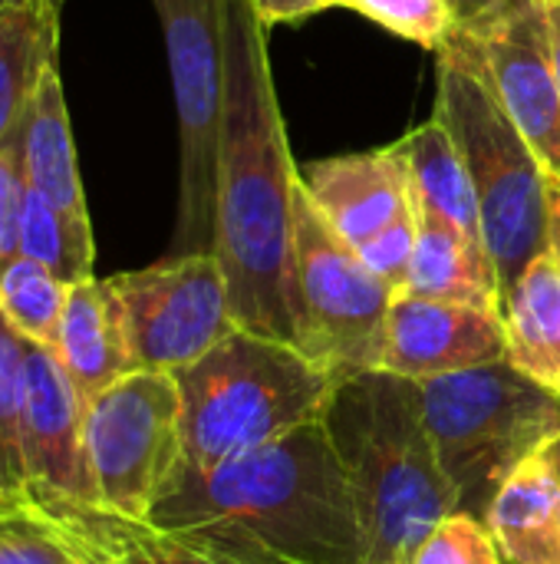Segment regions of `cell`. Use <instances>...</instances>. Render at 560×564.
<instances>
[{
    "label": "cell",
    "mask_w": 560,
    "mask_h": 564,
    "mask_svg": "<svg viewBox=\"0 0 560 564\" xmlns=\"http://www.w3.org/2000/svg\"><path fill=\"white\" fill-rule=\"evenodd\" d=\"M297 165L271 79L267 23L224 0V116L218 142L215 258L241 330L294 344L290 254Z\"/></svg>",
    "instance_id": "obj_1"
},
{
    "label": "cell",
    "mask_w": 560,
    "mask_h": 564,
    "mask_svg": "<svg viewBox=\"0 0 560 564\" xmlns=\"http://www.w3.org/2000/svg\"><path fill=\"white\" fill-rule=\"evenodd\" d=\"M149 522L234 564H370L323 420L211 469L178 466Z\"/></svg>",
    "instance_id": "obj_2"
},
{
    "label": "cell",
    "mask_w": 560,
    "mask_h": 564,
    "mask_svg": "<svg viewBox=\"0 0 560 564\" xmlns=\"http://www.w3.org/2000/svg\"><path fill=\"white\" fill-rule=\"evenodd\" d=\"M327 436L350 479L370 564H406L426 535L459 512L426 426L416 380L370 370L337 383Z\"/></svg>",
    "instance_id": "obj_3"
},
{
    "label": "cell",
    "mask_w": 560,
    "mask_h": 564,
    "mask_svg": "<svg viewBox=\"0 0 560 564\" xmlns=\"http://www.w3.org/2000/svg\"><path fill=\"white\" fill-rule=\"evenodd\" d=\"M172 377L182 393L185 469H211L323 420L340 383L294 344L241 327Z\"/></svg>",
    "instance_id": "obj_4"
},
{
    "label": "cell",
    "mask_w": 560,
    "mask_h": 564,
    "mask_svg": "<svg viewBox=\"0 0 560 564\" xmlns=\"http://www.w3.org/2000/svg\"><path fill=\"white\" fill-rule=\"evenodd\" d=\"M436 116L449 126L469 165L488 254L498 268L502 291L548 254L554 178L492 93L479 50L459 30L439 53Z\"/></svg>",
    "instance_id": "obj_5"
},
{
    "label": "cell",
    "mask_w": 560,
    "mask_h": 564,
    "mask_svg": "<svg viewBox=\"0 0 560 564\" xmlns=\"http://www.w3.org/2000/svg\"><path fill=\"white\" fill-rule=\"evenodd\" d=\"M416 383L455 506L485 522L502 486L560 440V397L512 360Z\"/></svg>",
    "instance_id": "obj_6"
},
{
    "label": "cell",
    "mask_w": 560,
    "mask_h": 564,
    "mask_svg": "<svg viewBox=\"0 0 560 564\" xmlns=\"http://www.w3.org/2000/svg\"><path fill=\"white\" fill-rule=\"evenodd\" d=\"M23 473V509L53 525L86 564L106 562L135 522L106 509L86 453V400L40 344H26Z\"/></svg>",
    "instance_id": "obj_7"
},
{
    "label": "cell",
    "mask_w": 560,
    "mask_h": 564,
    "mask_svg": "<svg viewBox=\"0 0 560 564\" xmlns=\"http://www.w3.org/2000/svg\"><path fill=\"white\" fill-rule=\"evenodd\" d=\"M393 297L396 291L330 228L297 175L290 254L294 347L337 380L380 370Z\"/></svg>",
    "instance_id": "obj_8"
},
{
    "label": "cell",
    "mask_w": 560,
    "mask_h": 564,
    "mask_svg": "<svg viewBox=\"0 0 560 564\" xmlns=\"http://www.w3.org/2000/svg\"><path fill=\"white\" fill-rule=\"evenodd\" d=\"M178 109L182 178L172 254L215 251L218 142L224 116V0H152Z\"/></svg>",
    "instance_id": "obj_9"
},
{
    "label": "cell",
    "mask_w": 560,
    "mask_h": 564,
    "mask_svg": "<svg viewBox=\"0 0 560 564\" xmlns=\"http://www.w3.org/2000/svg\"><path fill=\"white\" fill-rule=\"evenodd\" d=\"M86 453L106 509L149 522L182 466V393L172 373L132 370L86 403Z\"/></svg>",
    "instance_id": "obj_10"
},
{
    "label": "cell",
    "mask_w": 560,
    "mask_h": 564,
    "mask_svg": "<svg viewBox=\"0 0 560 564\" xmlns=\"http://www.w3.org/2000/svg\"><path fill=\"white\" fill-rule=\"evenodd\" d=\"M109 284L122 307L135 370L175 373L238 330L215 251L168 254L142 271L112 274Z\"/></svg>",
    "instance_id": "obj_11"
},
{
    "label": "cell",
    "mask_w": 560,
    "mask_h": 564,
    "mask_svg": "<svg viewBox=\"0 0 560 564\" xmlns=\"http://www.w3.org/2000/svg\"><path fill=\"white\" fill-rule=\"evenodd\" d=\"M465 33L492 93L560 182V89L545 0H505L498 13Z\"/></svg>",
    "instance_id": "obj_12"
},
{
    "label": "cell",
    "mask_w": 560,
    "mask_h": 564,
    "mask_svg": "<svg viewBox=\"0 0 560 564\" xmlns=\"http://www.w3.org/2000/svg\"><path fill=\"white\" fill-rule=\"evenodd\" d=\"M508 360L502 314L399 291L389 304L380 370L429 380Z\"/></svg>",
    "instance_id": "obj_13"
},
{
    "label": "cell",
    "mask_w": 560,
    "mask_h": 564,
    "mask_svg": "<svg viewBox=\"0 0 560 564\" xmlns=\"http://www.w3.org/2000/svg\"><path fill=\"white\" fill-rule=\"evenodd\" d=\"M300 182L330 228L353 248L413 208V182L396 145L314 162Z\"/></svg>",
    "instance_id": "obj_14"
},
{
    "label": "cell",
    "mask_w": 560,
    "mask_h": 564,
    "mask_svg": "<svg viewBox=\"0 0 560 564\" xmlns=\"http://www.w3.org/2000/svg\"><path fill=\"white\" fill-rule=\"evenodd\" d=\"M413 208H416V251L403 291L502 314L505 291L488 248L482 241H472L452 221H446L416 192H413Z\"/></svg>",
    "instance_id": "obj_15"
},
{
    "label": "cell",
    "mask_w": 560,
    "mask_h": 564,
    "mask_svg": "<svg viewBox=\"0 0 560 564\" xmlns=\"http://www.w3.org/2000/svg\"><path fill=\"white\" fill-rule=\"evenodd\" d=\"M53 354L86 403L135 370L122 307L109 278H86L69 284Z\"/></svg>",
    "instance_id": "obj_16"
},
{
    "label": "cell",
    "mask_w": 560,
    "mask_h": 564,
    "mask_svg": "<svg viewBox=\"0 0 560 564\" xmlns=\"http://www.w3.org/2000/svg\"><path fill=\"white\" fill-rule=\"evenodd\" d=\"M485 525L505 564H560V473L551 446L502 486Z\"/></svg>",
    "instance_id": "obj_17"
},
{
    "label": "cell",
    "mask_w": 560,
    "mask_h": 564,
    "mask_svg": "<svg viewBox=\"0 0 560 564\" xmlns=\"http://www.w3.org/2000/svg\"><path fill=\"white\" fill-rule=\"evenodd\" d=\"M59 3L13 0L0 7V145L20 135L23 119L56 66Z\"/></svg>",
    "instance_id": "obj_18"
},
{
    "label": "cell",
    "mask_w": 560,
    "mask_h": 564,
    "mask_svg": "<svg viewBox=\"0 0 560 564\" xmlns=\"http://www.w3.org/2000/svg\"><path fill=\"white\" fill-rule=\"evenodd\" d=\"M502 321L508 360L560 397V268L551 251L508 288Z\"/></svg>",
    "instance_id": "obj_19"
},
{
    "label": "cell",
    "mask_w": 560,
    "mask_h": 564,
    "mask_svg": "<svg viewBox=\"0 0 560 564\" xmlns=\"http://www.w3.org/2000/svg\"><path fill=\"white\" fill-rule=\"evenodd\" d=\"M20 169H23L26 188L40 192L43 198H50L53 205H59L69 215L89 218L59 69H53L46 76V83L40 86V93L23 119Z\"/></svg>",
    "instance_id": "obj_20"
},
{
    "label": "cell",
    "mask_w": 560,
    "mask_h": 564,
    "mask_svg": "<svg viewBox=\"0 0 560 564\" xmlns=\"http://www.w3.org/2000/svg\"><path fill=\"white\" fill-rule=\"evenodd\" d=\"M393 145H396V152L403 155V162L409 169L413 192L429 208H436L446 221H452L459 231H465L472 241L485 245L475 185H472L469 165L462 159L459 142L452 139L449 126L432 112L429 122L416 126L409 135H403Z\"/></svg>",
    "instance_id": "obj_21"
},
{
    "label": "cell",
    "mask_w": 560,
    "mask_h": 564,
    "mask_svg": "<svg viewBox=\"0 0 560 564\" xmlns=\"http://www.w3.org/2000/svg\"><path fill=\"white\" fill-rule=\"evenodd\" d=\"M20 254L50 268L59 281L79 284L92 278L96 241L92 221L83 215H69L40 192H23V218H20Z\"/></svg>",
    "instance_id": "obj_22"
},
{
    "label": "cell",
    "mask_w": 560,
    "mask_h": 564,
    "mask_svg": "<svg viewBox=\"0 0 560 564\" xmlns=\"http://www.w3.org/2000/svg\"><path fill=\"white\" fill-rule=\"evenodd\" d=\"M66 294L69 284L33 258L17 254L0 268V314L10 330L26 344L53 350Z\"/></svg>",
    "instance_id": "obj_23"
},
{
    "label": "cell",
    "mask_w": 560,
    "mask_h": 564,
    "mask_svg": "<svg viewBox=\"0 0 560 564\" xmlns=\"http://www.w3.org/2000/svg\"><path fill=\"white\" fill-rule=\"evenodd\" d=\"M23 416H26V340L0 314V509H23Z\"/></svg>",
    "instance_id": "obj_24"
},
{
    "label": "cell",
    "mask_w": 560,
    "mask_h": 564,
    "mask_svg": "<svg viewBox=\"0 0 560 564\" xmlns=\"http://www.w3.org/2000/svg\"><path fill=\"white\" fill-rule=\"evenodd\" d=\"M337 7H350L366 20L386 26L389 33L432 53H439L462 30L449 0H340Z\"/></svg>",
    "instance_id": "obj_25"
},
{
    "label": "cell",
    "mask_w": 560,
    "mask_h": 564,
    "mask_svg": "<svg viewBox=\"0 0 560 564\" xmlns=\"http://www.w3.org/2000/svg\"><path fill=\"white\" fill-rule=\"evenodd\" d=\"M406 564H505V558L482 519L452 512L426 535Z\"/></svg>",
    "instance_id": "obj_26"
},
{
    "label": "cell",
    "mask_w": 560,
    "mask_h": 564,
    "mask_svg": "<svg viewBox=\"0 0 560 564\" xmlns=\"http://www.w3.org/2000/svg\"><path fill=\"white\" fill-rule=\"evenodd\" d=\"M0 564H86L69 542L26 509H0Z\"/></svg>",
    "instance_id": "obj_27"
},
{
    "label": "cell",
    "mask_w": 560,
    "mask_h": 564,
    "mask_svg": "<svg viewBox=\"0 0 560 564\" xmlns=\"http://www.w3.org/2000/svg\"><path fill=\"white\" fill-rule=\"evenodd\" d=\"M102 564H234L208 549H201L198 542L172 532V529H158L152 522H132V529L125 532V539L116 545V552Z\"/></svg>",
    "instance_id": "obj_28"
},
{
    "label": "cell",
    "mask_w": 560,
    "mask_h": 564,
    "mask_svg": "<svg viewBox=\"0 0 560 564\" xmlns=\"http://www.w3.org/2000/svg\"><path fill=\"white\" fill-rule=\"evenodd\" d=\"M413 251H416V208H409L403 218H396L393 225H386L383 231H376L370 241H363L356 248V254L363 258V264L380 281H386L396 294L409 281Z\"/></svg>",
    "instance_id": "obj_29"
},
{
    "label": "cell",
    "mask_w": 560,
    "mask_h": 564,
    "mask_svg": "<svg viewBox=\"0 0 560 564\" xmlns=\"http://www.w3.org/2000/svg\"><path fill=\"white\" fill-rule=\"evenodd\" d=\"M23 169L20 135L0 145V268L20 254V218H23Z\"/></svg>",
    "instance_id": "obj_30"
},
{
    "label": "cell",
    "mask_w": 560,
    "mask_h": 564,
    "mask_svg": "<svg viewBox=\"0 0 560 564\" xmlns=\"http://www.w3.org/2000/svg\"><path fill=\"white\" fill-rule=\"evenodd\" d=\"M257 17L271 26V23H284V20H304L317 10H323L320 0H251Z\"/></svg>",
    "instance_id": "obj_31"
},
{
    "label": "cell",
    "mask_w": 560,
    "mask_h": 564,
    "mask_svg": "<svg viewBox=\"0 0 560 564\" xmlns=\"http://www.w3.org/2000/svg\"><path fill=\"white\" fill-rule=\"evenodd\" d=\"M455 7V17L462 23V30H472L479 23H485L492 13H498L505 7V0H449Z\"/></svg>",
    "instance_id": "obj_32"
},
{
    "label": "cell",
    "mask_w": 560,
    "mask_h": 564,
    "mask_svg": "<svg viewBox=\"0 0 560 564\" xmlns=\"http://www.w3.org/2000/svg\"><path fill=\"white\" fill-rule=\"evenodd\" d=\"M545 13H548L551 56H554V73H558V89H560V0H545Z\"/></svg>",
    "instance_id": "obj_33"
},
{
    "label": "cell",
    "mask_w": 560,
    "mask_h": 564,
    "mask_svg": "<svg viewBox=\"0 0 560 564\" xmlns=\"http://www.w3.org/2000/svg\"><path fill=\"white\" fill-rule=\"evenodd\" d=\"M548 251L560 268V182H554V202H551V235H548Z\"/></svg>",
    "instance_id": "obj_34"
},
{
    "label": "cell",
    "mask_w": 560,
    "mask_h": 564,
    "mask_svg": "<svg viewBox=\"0 0 560 564\" xmlns=\"http://www.w3.org/2000/svg\"><path fill=\"white\" fill-rule=\"evenodd\" d=\"M551 456H554V466H558V473H560V440L558 443H551Z\"/></svg>",
    "instance_id": "obj_35"
},
{
    "label": "cell",
    "mask_w": 560,
    "mask_h": 564,
    "mask_svg": "<svg viewBox=\"0 0 560 564\" xmlns=\"http://www.w3.org/2000/svg\"><path fill=\"white\" fill-rule=\"evenodd\" d=\"M320 3H323V10H327V7H337L340 0H320Z\"/></svg>",
    "instance_id": "obj_36"
},
{
    "label": "cell",
    "mask_w": 560,
    "mask_h": 564,
    "mask_svg": "<svg viewBox=\"0 0 560 564\" xmlns=\"http://www.w3.org/2000/svg\"><path fill=\"white\" fill-rule=\"evenodd\" d=\"M7 3H13V0H0V7H7Z\"/></svg>",
    "instance_id": "obj_37"
},
{
    "label": "cell",
    "mask_w": 560,
    "mask_h": 564,
    "mask_svg": "<svg viewBox=\"0 0 560 564\" xmlns=\"http://www.w3.org/2000/svg\"><path fill=\"white\" fill-rule=\"evenodd\" d=\"M56 3H59V7H63V0H56Z\"/></svg>",
    "instance_id": "obj_38"
}]
</instances>
